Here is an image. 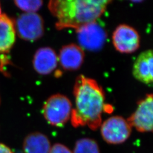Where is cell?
Masks as SVG:
<instances>
[{"instance_id":"2e32d148","label":"cell","mask_w":153,"mask_h":153,"mask_svg":"<svg viewBox=\"0 0 153 153\" xmlns=\"http://www.w3.org/2000/svg\"><path fill=\"white\" fill-rule=\"evenodd\" d=\"M49 153H73L71 150L65 145L61 143H55L52 146Z\"/></svg>"},{"instance_id":"5bb4252c","label":"cell","mask_w":153,"mask_h":153,"mask_svg":"<svg viewBox=\"0 0 153 153\" xmlns=\"http://www.w3.org/2000/svg\"><path fill=\"white\" fill-rule=\"evenodd\" d=\"M73 153H100L98 144L89 138L79 139L76 143Z\"/></svg>"},{"instance_id":"277c9868","label":"cell","mask_w":153,"mask_h":153,"mask_svg":"<svg viewBox=\"0 0 153 153\" xmlns=\"http://www.w3.org/2000/svg\"><path fill=\"white\" fill-rule=\"evenodd\" d=\"M16 35L24 40L35 42L44 34V21L36 13H24L14 21Z\"/></svg>"},{"instance_id":"7c38bea8","label":"cell","mask_w":153,"mask_h":153,"mask_svg":"<svg viewBox=\"0 0 153 153\" xmlns=\"http://www.w3.org/2000/svg\"><path fill=\"white\" fill-rule=\"evenodd\" d=\"M14 21L5 14L0 16V53L10 52L16 42Z\"/></svg>"},{"instance_id":"8fae6325","label":"cell","mask_w":153,"mask_h":153,"mask_svg":"<svg viewBox=\"0 0 153 153\" xmlns=\"http://www.w3.org/2000/svg\"><path fill=\"white\" fill-rule=\"evenodd\" d=\"M153 51L149 49L142 52L135 61L133 74L139 81L149 85L153 83Z\"/></svg>"},{"instance_id":"4fadbf2b","label":"cell","mask_w":153,"mask_h":153,"mask_svg":"<svg viewBox=\"0 0 153 153\" xmlns=\"http://www.w3.org/2000/svg\"><path fill=\"white\" fill-rule=\"evenodd\" d=\"M51 143L44 134L33 132L25 137L23 143L25 153H49Z\"/></svg>"},{"instance_id":"30bf717a","label":"cell","mask_w":153,"mask_h":153,"mask_svg":"<svg viewBox=\"0 0 153 153\" xmlns=\"http://www.w3.org/2000/svg\"><path fill=\"white\" fill-rule=\"evenodd\" d=\"M85 53L82 47L76 44H71L62 47L58 60L65 70L76 71L82 65Z\"/></svg>"},{"instance_id":"ac0fdd59","label":"cell","mask_w":153,"mask_h":153,"mask_svg":"<svg viewBox=\"0 0 153 153\" xmlns=\"http://www.w3.org/2000/svg\"><path fill=\"white\" fill-rule=\"evenodd\" d=\"M2 9H1V4H0V16L2 14Z\"/></svg>"},{"instance_id":"52a82bcc","label":"cell","mask_w":153,"mask_h":153,"mask_svg":"<svg viewBox=\"0 0 153 153\" xmlns=\"http://www.w3.org/2000/svg\"><path fill=\"white\" fill-rule=\"evenodd\" d=\"M112 43L116 49L121 53H131L139 48L140 37L134 28L127 25H120L113 33Z\"/></svg>"},{"instance_id":"8992f818","label":"cell","mask_w":153,"mask_h":153,"mask_svg":"<svg viewBox=\"0 0 153 153\" xmlns=\"http://www.w3.org/2000/svg\"><path fill=\"white\" fill-rule=\"evenodd\" d=\"M153 94H148L138 104L137 109L127 119L131 127L140 132L153 131Z\"/></svg>"},{"instance_id":"3957f363","label":"cell","mask_w":153,"mask_h":153,"mask_svg":"<svg viewBox=\"0 0 153 153\" xmlns=\"http://www.w3.org/2000/svg\"><path fill=\"white\" fill-rule=\"evenodd\" d=\"M72 104L66 96L57 94L53 95L44 103L43 114L51 126H62L71 116Z\"/></svg>"},{"instance_id":"e0dca14e","label":"cell","mask_w":153,"mask_h":153,"mask_svg":"<svg viewBox=\"0 0 153 153\" xmlns=\"http://www.w3.org/2000/svg\"><path fill=\"white\" fill-rule=\"evenodd\" d=\"M0 153H14L11 149L6 145L0 143Z\"/></svg>"},{"instance_id":"9c48e42d","label":"cell","mask_w":153,"mask_h":153,"mask_svg":"<svg viewBox=\"0 0 153 153\" xmlns=\"http://www.w3.org/2000/svg\"><path fill=\"white\" fill-rule=\"evenodd\" d=\"M58 61V56L53 49L43 47L37 50L33 56V66L39 74L47 75L55 70Z\"/></svg>"},{"instance_id":"7a4b0ae2","label":"cell","mask_w":153,"mask_h":153,"mask_svg":"<svg viewBox=\"0 0 153 153\" xmlns=\"http://www.w3.org/2000/svg\"><path fill=\"white\" fill-rule=\"evenodd\" d=\"M109 0H51L49 11L56 18V27L59 30L73 28L76 30L94 22L101 16Z\"/></svg>"},{"instance_id":"d6986e66","label":"cell","mask_w":153,"mask_h":153,"mask_svg":"<svg viewBox=\"0 0 153 153\" xmlns=\"http://www.w3.org/2000/svg\"><path fill=\"white\" fill-rule=\"evenodd\" d=\"M0 103H1V99H0Z\"/></svg>"},{"instance_id":"5b68a950","label":"cell","mask_w":153,"mask_h":153,"mask_svg":"<svg viewBox=\"0 0 153 153\" xmlns=\"http://www.w3.org/2000/svg\"><path fill=\"white\" fill-rule=\"evenodd\" d=\"M100 132L104 141L109 144H120L130 137L131 126L127 120L119 116L107 119L100 126Z\"/></svg>"},{"instance_id":"9a60e30c","label":"cell","mask_w":153,"mask_h":153,"mask_svg":"<svg viewBox=\"0 0 153 153\" xmlns=\"http://www.w3.org/2000/svg\"><path fill=\"white\" fill-rule=\"evenodd\" d=\"M16 7L25 13H36L43 5L41 0H16L14 1Z\"/></svg>"},{"instance_id":"6da1fadb","label":"cell","mask_w":153,"mask_h":153,"mask_svg":"<svg viewBox=\"0 0 153 153\" xmlns=\"http://www.w3.org/2000/svg\"><path fill=\"white\" fill-rule=\"evenodd\" d=\"M75 108L72 109L71 121L74 127L88 126L97 130L102 124L104 110L105 94L102 87L92 78L83 75L76 78L74 87Z\"/></svg>"},{"instance_id":"ba28073f","label":"cell","mask_w":153,"mask_h":153,"mask_svg":"<svg viewBox=\"0 0 153 153\" xmlns=\"http://www.w3.org/2000/svg\"><path fill=\"white\" fill-rule=\"evenodd\" d=\"M79 43L88 50L100 49L104 43L106 34L104 29L96 22L83 26L76 30Z\"/></svg>"}]
</instances>
